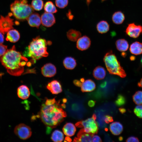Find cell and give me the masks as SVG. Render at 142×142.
Segmentation results:
<instances>
[{
    "mask_svg": "<svg viewBox=\"0 0 142 142\" xmlns=\"http://www.w3.org/2000/svg\"><path fill=\"white\" fill-rule=\"evenodd\" d=\"M43 4V2L42 0H32L31 6L34 9L40 11L42 9Z\"/></svg>",
    "mask_w": 142,
    "mask_h": 142,
    "instance_id": "30",
    "label": "cell"
},
{
    "mask_svg": "<svg viewBox=\"0 0 142 142\" xmlns=\"http://www.w3.org/2000/svg\"><path fill=\"white\" fill-rule=\"evenodd\" d=\"M138 85L139 87L142 88V78L141 79L140 82L138 83Z\"/></svg>",
    "mask_w": 142,
    "mask_h": 142,
    "instance_id": "46",
    "label": "cell"
},
{
    "mask_svg": "<svg viewBox=\"0 0 142 142\" xmlns=\"http://www.w3.org/2000/svg\"><path fill=\"white\" fill-rule=\"evenodd\" d=\"M28 59L20 52L17 51L14 45L7 49L2 56L0 61L10 75L15 76L21 75L24 71V66Z\"/></svg>",
    "mask_w": 142,
    "mask_h": 142,
    "instance_id": "1",
    "label": "cell"
},
{
    "mask_svg": "<svg viewBox=\"0 0 142 142\" xmlns=\"http://www.w3.org/2000/svg\"><path fill=\"white\" fill-rule=\"evenodd\" d=\"M56 72L55 66L50 63L45 64L41 68L42 74L46 77H51L54 76L56 74Z\"/></svg>",
    "mask_w": 142,
    "mask_h": 142,
    "instance_id": "11",
    "label": "cell"
},
{
    "mask_svg": "<svg viewBox=\"0 0 142 142\" xmlns=\"http://www.w3.org/2000/svg\"><path fill=\"white\" fill-rule=\"evenodd\" d=\"M105 130L106 131H107L108 130V129L107 128H106L105 129Z\"/></svg>",
    "mask_w": 142,
    "mask_h": 142,
    "instance_id": "56",
    "label": "cell"
},
{
    "mask_svg": "<svg viewBox=\"0 0 142 142\" xmlns=\"http://www.w3.org/2000/svg\"><path fill=\"white\" fill-rule=\"evenodd\" d=\"M26 73H36L35 70L34 69H29L28 70H27V72H26Z\"/></svg>",
    "mask_w": 142,
    "mask_h": 142,
    "instance_id": "45",
    "label": "cell"
},
{
    "mask_svg": "<svg viewBox=\"0 0 142 142\" xmlns=\"http://www.w3.org/2000/svg\"><path fill=\"white\" fill-rule=\"evenodd\" d=\"M14 132L16 135L22 140L28 139L32 135L30 128L23 123L17 125L14 128Z\"/></svg>",
    "mask_w": 142,
    "mask_h": 142,
    "instance_id": "7",
    "label": "cell"
},
{
    "mask_svg": "<svg viewBox=\"0 0 142 142\" xmlns=\"http://www.w3.org/2000/svg\"><path fill=\"white\" fill-rule=\"evenodd\" d=\"M3 34L0 32V44H2L4 41V36Z\"/></svg>",
    "mask_w": 142,
    "mask_h": 142,
    "instance_id": "43",
    "label": "cell"
},
{
    "mask_svg": "<svg viewBox=\"0 0 142 142\" xmlns=\"http://www.w3.org/2000/svg\"><path fill=\"white\" fill-rule=\"evenodd\" d=\"M80 80L82 83H83L84 81V79L83 78L80 79Z\"/></svg>",
    "mask_w": 142,
    "mask_h": 142,
    "instance_id": "54",
    "label": "cell"
},
{
    "mask_svg": "<svg viewBox=\"0 0 142 142\" xmlns=\"http://www.w3.org/2000/svg\"><path fill=\"white\" fill-rule=\"evenodd\" d=\"M106 85V82H105L103 83H102L101 85V86L103 88Z\"/></svg>",
    "mask_w": 142,
    "mask_h": 142,
    "instance_id": "50",
    "label": "cell"
},
{
    "mask_svg": "<svg viewBox=\"0 0 142 142\" xmlns=\"http://www.w3.org/2000/svg\"><path fill=\"white\" fill-rule=\"evenodd\" d=\"M67 16L68 19L70 20H72L74 18L73 15L72 14L71 11L69 10L67 14Z\"/></svg>",
    "mask_w": 142,
    "mask_h": 142,
    "instance_id": "41",
    "label": "cell"
},
{
    "mask_svg": "<svg viewBox=\"0 0 142 142\" xmlns=\"http://www.w3.org/2000/svg\"><path fill=\"white\" fill-rule=\"evenodd\" d=\"M94 134L86 132L84 128L81 129L77 134L79 142H92V137Z\"/></svg>",
    "mask_w": 142,
    "mask_h": 142,
    "instance_id": "16",
    "label": "cell"
},
{
    "mask_svg": "<svg viewBox=\"0 0 142 142\" xmlns=\"http://www.w3.org/2000/svg\"><path fill=\"white\" fill-rule=\"evenodd\" d=\"M29 25L31 27L39 28L41 23V18L39 14L33 13L27 19Z\"/></svg>",
    "mask_w": 142,
    "mask_h": 142,
    "instance_id": "13",
    "label": "cell"
},
{
    "mask_svg": "<svg viewBox=\"0 0 142 142\" xmlns=\"http://www.w3.org/2000/svg\"><path fill=\"white\" fill-rule=\"evenodd\" d=\"M92 117L89 118L86 120L81 121L82 126L85 131L88 133L94 134L98 132V127L97 122Z\"/></svg>",
    "mask_w": 142,
    "mask_h": 142,
    "instance_id": "8",
    "label": "cell"
},
{
    "mask_svg": "<svg viewBox=\"0 0 142 142\" xmlns=\"http://www.w3.org/2000/svg\"><path fill=\"white\" fill-rule=\"evenodd\" d=\"M104 121L107 124L113 121V117L109 115H106L105 117Z\"/></svg>",
    "mask_w": 142,
    "mask_h": 142,
    "instance_id": "37",
    "label": "cell"
},
{
    "mask_svg": "<svg viewBox=\"0 0 142 142\" xmlns=\"http://www.w3.org/2000/svg\"><path fill=\"white\" fill-rule=\"evenodd\" d=\"M12 15V13H10L5 17L2 16H0V32L3 34L14 29L13 26L15 24H19L18 22H14V19L11 17Z\"/></svg>",
    "mask_w": 142,
    "mask_h": 142,
    "instance_id": "6",
    "label": "cell"
},
{
    "mask_svg": "<svg viewBox=\"0 0 142 142\" xmlns=\"http://www.w3.org/2000/svg\"><path fill=\"white\" fill-rule=\"evenodd\" d=\"M73 82L75 85L79 87H81L82 83L80 80L77 79L74 80L73 81Z\"/></svg>",
    "mask_w": 142,
    "mask_h": 142,
    "instance_id": "40",
    "label": "cell"
},
{
    "mask_svg": "<svg viewBox=\"0 0 142 142\" xmlns=\"http://www.w3.org/2000/svg\"><path fill=\"white\" fill-rule=\"evenodd\" d=\"M106 0H101V1L102 2Z\"/></svg>",
    "mask_w": 142,
    "mask_h": 142,
    "instance_id": "57",
    "label": "cell"
},
{
    "mask_svg": "<svg viewBox=\"0 0 142 142\" xmlns=\"http://www.w3.org/2000/svg\"><path fill=\"white\" fill-rule=\"evenodd\" d=\"M20 38V34L18 31L13 29L7 32L6 40L11 42L15 43Z\"/></svg>",
    "mask_w": 142,
    "mask_h": 142,
    "instance_id": "17",
    "label": "cell"
},
{
    "mask_svg": "<svg viewBox=\"0 0 142 142\" xmlns=\"http://www.w3.org/2000/svg\"><path fill=\"white\" fill-rule=\"evenodd\" d=\"M109 129L113 134L117 135L120 134L122 132L123 130V127L120 122H114L110 124Z\"/></svg>",
    "mask_w": 142,
    "mask_h": 142,
    "instance_id": "19",
    "label": "cell"
},
{
    "mask_svg": "<svg viewBox=\"0 0 142 142\" xmlns=\"http://www.w3.org/2000/svg\"><path fill=\"white\" fill-rule=\"evenodd\" d=\"M63 131L65 135L68 136H71L74 134L76 131V128L73 124L68 123L63 127Z\"/></svg>",
    "mask_w": 142,
    "mask_h": 142,
    "instance_id": "23",
    "label": "cell"
},
{
    "mask_svg": "<svg viewBox=\"0 0 142 142\" xmlns=\"http://www.w3.org/2000/svg\"><path fill=\"white\" fill-rule=\"evenodd\" d=\"M48 41L38 36L33 39L29 43L24 54L32 59L38 60L48 55L47 49Z\"/></svg>",
    "mask_w": 142,
    "mask_h": 142,
    "instance_id": "3",
    "label": "cell"
},
{
    "mask_svg": "<svg viewBox=\"0 0 142 142\" xmlns=\"http://www.w3.org/2000/svg\"><path fill=\"white\" fill-rule=\"evenodd\" d=\"M134 111L137 117L142 118V104L136 106L134 109Z\"/></svg>",
    "mask_w": 142,
    "mask_h": 142,
    "instance_id": "34",
    "label": "cell"
},
{
    "mask_svg": "<svg viewBox=\"0 0 142 142\" xmlns=\"http://www.w3.org/2000/svg\"><path fill=\"white\" fill-rule=\"evenodd\" d=\"M10 9L13 15L21 21L27 20L34 12L33 9L28 3L27 0H16L10 5Z\"/></svg>",
    "mask_w": 142,
    "mask_h": 142,
    "instance_id": "4",
    "label": "cell"
},
{
    "mask_svg": "<svg viewBox=\"0 0 142 142\" xmlns=\"http://www.w3.org/2000/svg\"><path fill=\"white\" fill-rule=\"evenodd\" d=\"M60 100L53 104L46 105L43 104L41 107L39 115L42 122L50 128H55L64 120L67 116L66 112L62 108Z\"/></svg>",
    "mask_w": 142,
    "mask_h": 142,
    "instance_id": "2",
    "label": "cell"
},
{
    "mask_svg": "<svg viewBox=\"0 0 142 142\" xmlns=\"http://www.w3.org/2000/svg\"><path fill=\"white\" fill-rule=\"evenodd\" d=\"M126 99L125 97L121 94H119L116 100L115 101V104L118 106H121L125 104Z\"/></svg>",
    "mask_w": 142,
    "mask_h": 142,
    "instance_id": "32",
    "label": "cell"
},
{
    "mask_svg": "<svg viewBox=\"0 0 142 142\" xmlns=\"http://www.w3.org/2000/svg\"><path fill=\"white\" fill-rule=\"evenodd\" d=\"M125 16L124 13L120 11L114 12L112 17V20L113 23L116 24H122L125 19Z\"/></svg>",
    "mask_w": 142,
    "mask_h": 142,
    "instance_id": "21",
    "label": "cell"
},
{
    "mask_svg": "<svg viewBox=\"0 0 142 142\" xmlns=\"http://www.w3.org/2000/svg\"><path fill=\"white\" fill-rule=\"evenodd\" d=\"M56 102L55 98L53 99H47L46 101L45 104L46 105H50Z\"/></svg>",
    "mask_w": 142,
    "mask_h": 142,
    "instance_id": "38",
    "label": "cell"
},
{
    "mask_svg": "<svg viewBox=\"0 0 142 142\" xmlns=\"http://www.w3.org/2000/svg\"><path fill=\"white\" fill-rule=\"evenodd\" d=\"M110 26L107 22L102 20L98 23L96 26V28L98 32L101 34L107 32L109 30Z\"/></svg>",
    "mask_w": 142,
    "mask_h": 142,
    "instance_id": "24",
    "label": "cell"
},
{
    "mask_svg": "<svg viewBox=\"0 0 142 142\" xmlns=\"http://www.w3.org/2000/svg\"><path fill=\"white\" fill-rule=\"evenodd\" d=\"M44 9L46 12L52 13H55L58 11L53 3L50 1H47L45 3Z\"/></svg>",
    "mask_w": 142,
    "mask_h": 142,
    "instance_id": "29",
    "label": "cell"
},
{
    "mask_svg": "<svg viewBox=\"0 0 142 142\" xmlns=\"http://www.w3.org/2000/svg\"><path fill=\"white\" fill-rule=\"evenodd\" d=\"M135 57L134 56H131L130 57V59L131 60H134L135 59Z\"/></svg>",
    "mask_w": 142,
    "mask_h": 142,
    "instance_id": "48",
    "label": "cell"
},
{
    "mask_svg": "<svg viewBox=\"0 0 142 142\" xmlns=\"http://www.w3.org/2000/svg\"><path fill=\"white\" fill-rule=\"evenodd\" d=\"M81 87V90L82 92H90L95 89L96 85L92 80L88 79L82 83Z\"/></svg>",
    "mask_w": 142,
    "mask_h": 142,
    "instance_id": "15",
    "label": "cell"
},
{
    "mask_svg": "<svg viewBox=\"0 0 142 142\" xmlns=\"http://www.w3.org/2000/svg\"><path fill=\"white\" fill-rule=\"evenodd\" d=\"M121 55L124 57H125L126 56V54L125 53L123 52L121 54Z\"/></svg>",
    "mask_w": 142,
    "mask_h": 142,
    "instance_id": "53",
    "label": "cell"
},
{
    "mask_svg": "<svg viewBox=\"0 0 142 142\" xmlns=\"http://www.w3.org/2000/svg\"><path fill=\"white\" fill-rule=\"evenodd\" d=\"M47 88L54 94H59L62 90L61 84L56 80H53L49 83L47 86Z\"/></svg>",
    "mask_w": 142,
    "mask_h": 142,
    "instance_id": "14",
    "label": "cell"
},
{
    "mask_svg": "<svg viewBox=\"0 0 142 142\" xmlns=\"http://www.w3.org/2000/svg\"><path fill=\"white\" fill-rule=\"evenodd\" d=\"M141 64L142 65V57L141 59Z\"/></svg>",
    "mask_w": 142,
    "mask_h": 142,
    "instance_id": "55",
    "label": "cell"
},
{
    "mask_svg": "<svg viewBox=\"0 0 142 142\" xmlns=\"http://www.w3.org/2000/svg\"><path fill=\"white\" fill-rule=\"evenodd\" d=\"M118 139L119 141H122L123 140V138L121 136H120L119 137Z\"/></svg>",
    "mask_w": 142,
    "mask_h": 142,
    "instance_id": "52",
    "label": "cell"
},
{
    "mask_svg": "<svg viewBox=\"0 0 142 142\" xmlns=\"http://www.w3.org/2000/svg\"><path fill=\"white\" fill-rule=\"evenodd\" d=\"M64 137V134L62 132L58 130H55L52 134L51 139L54 142H60L63 141Z\"/></svg>",
    "mask_w": 142,
    "mask_h": 142,
    "instance_id": "28",
    "label": "cell"
},
{
    "mask_svg": "<svg viewBox=\"0 0 142 142\" xmlns=\"http://www.w3.org/2000/svg\"><path fill=\"white\" fill-rule=\"evenodd\" d=\"M129 50L131 53L134 55L141 54L142 53V43L137 41L133 43L130 46Z\"/></svg>",
    "mask_w": 142,
    "mask_h": 142,
    "instance_id": "22",
    "label": "cell"
},
{
    "mask_svg": "<svg viewBox=\"0 0 142 142\" xmlns=\"http://www.w3.org/2000/svg\"><path fill=\"white\" fill-rule=\"evenodd\" d=\"M95 101L92 100H90L88 103V105L90 107H93L95 105Z\"/></svg>",
    "mask_w": 142,
    "mask_h": 142,
    "instance_id": "42",
    "label": "cell"
},
{
    "mask_svg": "<svg viewBox=\"0 0 142 142\" xmlns=\"http://www.w3.org/2000/svg\"><path fill=\"white\" fill-rule=\"evenodd\" d=\"M77 41V47L80 50L83 51L88 49L91 45L90 38L86 35L80 37Z\"/></svg>",
    "mask_w": 142,
    "mask_h": 142,
    "instance_id": "12",
    "label": "cell"
},
{
    "mask_svg": "<svg viewBox=\"0 0 142 142\" xmlns=\"http://www.w3.org/2000/svg\"><path fill=\"white\" fill-rule=\"evenodd\" d=\"M80 32L75 30L71 29L67 32V36L68 39L70 40L75 42L81 36Z\"/></svg>",
    "mask_w": 142,
    "mask_h": 142,
    "instance_id": "27",
    "label": "cell"
},
{
    "mask_svg": "<svg viewBox=\"0 0 142 142\" xmlns=\"http://www.w3.org/2000/svg\"><path fill=\"white\" fill-rule=\"evenodd\" d=\"M119 110L121 114H123L126 112V109L123 108H120L119 109Z\"/></svg>",
    "mask_w": 142,
    "mask_h": 142,
    "instance_id": "44",
    "label": "cell"
},
{
    "mask_svg": "<svg viewBox=\"0 0 142 142\" xmlns=\"http://www.w3.org/2000/svg\"><path fill=\"white\" fill-rule=\"evenodd\" d=\"M7 50V46L0 44V57H1L6 53Z\"/></svg>",
    "mask_w": 142,
    "mask_h": 142,
    "instance_id": "35",
    "label": "cell"
},
{
    "mask_svg": "<svg viewBox=\"0 0 142 142\" xmlns=\"http://www.w3.org/2000/svg\"><path fill=\"white\" fill-rule=\"evenodd\" d=\"M65 140H66L67 141L70 142L72 141V139L69 137H66L65 139Z\"/></svg>",
    "mask_w": 142,
    "mask_h": 142,
    "instance_id": "47",
    "label": "cell"
},
{
    "mask_svg": "<svg viewBox=\"0 0 142 142\" xmlns=\"http://www.w3.org/2000/svg\"><path fill=\"white\" fill-rule=\"evenodd\" d=\"M73 141L74 142H79V140L78 138L75 137Z\"/></svg>",
    "mask_w": 142,
    "mask_h": 142,
    "instance_id": "49",
    "label": "cell"
},
{
    "mask_svg": "<svg viewBox=\"0 0 142 142\" xmlns=\"http://www.w3.org/2000/svg\"><path fill=\"white\" fill-rule=\"evenodd\" d=\"M103 61L110 74L117 75L122 78L126 77V74L125 70L112 50L106 53L103 58Z\"/></svg>",
    "mask_w": 142,
    "mask_h": 142,
    "instance_id": "5",
    "label": "cell"
},
{
    "mask_svg": "<svg viewBox=\"0 0 142 142\" xmlns=\"http://www.w3.org/2000/svg\"><path fill=\"white\" fill-rule=\"evenodd\" d=\"M92 141L94 142H102L100 137L97 135H93L92 136Z\"/></svg>",
    "mask_w": 142,
    "mask_h": 142,
    "instance_id": "39",
    "label": "cell"
},
{
    "mask_svg": "<svg viewBox=\"0 0 142 142\" xmlns=\"http://www.w3.org/2000/svg\"><path fill=\"white\" fill-rule=\"evenodd\" d=\"M116 48L117 50L120 52H125L129 48V44L128 41L124 39H118L115 42Z\"/></svg>",
    "mask_w": 142,
    "mask_h": 142,
    "instance_id": "26",
    "label": "cell"
},
{
    "mask_svg": "<svg viewBox=\"0 0 142 142\" xmlns=\"http://www.w3.org/2000/svg\"><path fill=\"white\" fill-rule=\"evenodd\" d=\"M40 18L42 25L47 27H51L55 23V17L52 13L44 12L41 15Z\"/></svg>",
    "mask_w": 142,
    "mask_h": 142,
    "instance_id": "10",
    "label": "cell"
},
{
    "mask_svg": "<svg viewBox=\"0 0 142 142\" xmlns=\"http://www.w3.org/2000/svg\"><path fill=\"white\" fill-rule=\"evenodd\" d=\"M17 94L18 97L22 99H27L29 97L30 95L29 89L26 86L21 85L17 89Z\"/></svg>",
    "mask_w": 142,
    "mask_h": 142,
    "instance_id": "18",
    "label": "cell"
},
{
    "mask_svg": "<svg viewBox=\"0 0 142 142\" xmlns=\"http://www.w3.org/2000/svg\"><path fill=\"white\" fill-rule=\"evenodd\" d=\"M68 3V0H55L56 6L60 8H63L66 7Z\"/></svg>",
    "mask_w": 142,
    "mask_h": 142,
    "instance_id": "33",
    "label": "cell"
},
{
    "mask_svg": "<svg viewBox=\"0 0 142 142\" xmlns=\"http://www.w3.org/2000/svg\"><path fill=\"white\" fill-rule=\"evenodd\" d=\"M133 99L136 104H142V91H138L136 92L133 96Z\"/></svg>",
    "mask_w": 142,
    "mask_h": 142,
    "instance_id": "31",
    "label": "cell"
},
{
    "mask_svg": "<svg viewBox=\"0 0 142 142\" xmlns=\"http://www.w3.org/2000/svg\"><path fill=\"white\" fill-rule=\"evenodd\" d=\"M125 32L130 37L137 38L142 33V26L134 23H130L128 24Z\"/></svg>",
    "mask_w": 142,
    "mask_h": 142,
    "instance_id": "9",
    "label": "cell"
},
{
    "mask_svg": "<svg viewBox=\"0 0 142 142\" xmlns=\"http://www.w3.org/2000/svg\"><path fill=\"white\" fill-rule=\"evenodd\" d=\"M94 120H95L97 118V116L95 114H93L92 115V117Z\"/></svg>",
    "mask_w": 142,
    "mask_h": 142,
    "instance_id": "51",
    "label": "cell"
},
{
    "mask_svg": "<svg viewBox=\"0 0 142 142\" xmlns=\"http://www.w3.org/2000/svg\"><path fill=\"white\" fill-rule=\"evenodd\" d=\"M63 64L66 69H72L76 67L77 63L76 60L74 58L72 57H68L64 59Z\"/></svg>",
    "mask_w": 142,
    "mask_h": 142,
    "instance_id": "25",
    "label": "cell"
},
{
    "mask_svg": "<svg viewBox=\"0 0 142 142\" xmlns=\"http://www.w3.org/2000/svg\"><path fill=\"white\" fill-rule=\"evenodd\" d=\"M126 141L127 142H139V140L135 136H131L128 138Z\"/></svg>",
    "mask_w": 142,
    "mask_h": 142,
    "instance_id": "36",
    "label": "cell"
},
{
    "mask_svg": "<svg viewBox=\"0 0 142 142\" xmlns=\"http://www.w3.org/2000/svg\"><path fill=\"white\" fill-rule=\"evenodd\" d=\"M93 74V77L95 79L98 80H102L105 77L106 71L103 67L98 66L94 69Z\"/></svg>",
    "mask_w": 142,
    "mask_h": 142,
    "instance_id": "20",
    "label": "cell"
}]
</instances>
